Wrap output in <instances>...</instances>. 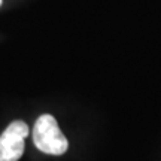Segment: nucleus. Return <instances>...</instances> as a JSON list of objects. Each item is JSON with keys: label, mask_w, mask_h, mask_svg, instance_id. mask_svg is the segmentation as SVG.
Returning a JSON list of instances; mask_svg holds the SVG:
<instances>
[{"label": "nucleus", "mask_w": 161, "mask_h": 161, "mask_svg": "<svg viewBox=\"0 0 161 161\" xmlns=\"http://www.w3.org/2000/svg\"><path fill=\"white\" fill-rule=\"evenodd\" d=\"M0 5H2V0H0Z\"/></svg>", "instance_id": "3"}, {"label": "nucleus", "mask_w": 161, "mask_h": 161, "mask_svg": "<svg viewBox=\"0 0 161 161\" xmlns=\"http://www.w3.org/2000/svg\"><path fill=\"white\" fill-rule=\"evenodd\" d=\"M29 125L18 119L6 127L0 136V161H18L24 154V140L29 136Z\"/></svg>", "instance_id": "2"}, {"label": "nucleus", "mask_w": 161, "mask_h": 161, "mask_svg": "<svg viewBox=\"0 0 161 161\" xmlns=\"http://www.w3.org/2000/svg\"><path fill=\"white\" fill-rule=\"evenodd\" d=\"M35 146L48 155H63L69 148V142L58 127L57 119L49 114L40 115L33 127Z\"/></svg>", "instance_id": "1"}]
</instances>
